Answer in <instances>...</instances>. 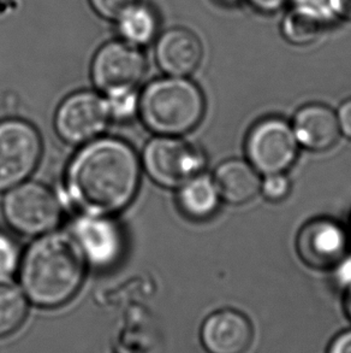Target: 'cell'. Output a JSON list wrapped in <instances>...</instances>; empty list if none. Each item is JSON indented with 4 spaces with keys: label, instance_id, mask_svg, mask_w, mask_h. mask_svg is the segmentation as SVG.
Segmentation results:
<instances>
[{
    "label": "cell",
    "instance_id": "obj_1",
    "mask_svg": "<svg viewBox=\"0 0 351 353\" xmlns=\"http://www.w3.org/2000/svg\"><path fill=\"white\" fill-rule=\"evenodd\" d=\"M141 167V158L128 141L114 137L94 139L82 145L67 165V201L82 215H117L138 194Z\"/></svg>",
    "mask_w": 351,
    "mask_h": 353
},
{
    "label": "cell",
    "instance_id": "obj_2",
    "mask_svg": "<svg viewBox=\"0 0 351 353\" xmlns=\"http://www.w3.org/2000/svg\"><path fill=\"white\" fill-rule=\"evenodd\" d=\"M87 265L75 236L52 230L39 236L25 250L19 263V282L28 301L35 305L59 307L80 291Z\"/></svg>",
    "mask_w": 351,
    "mask_h": 353
},
{
    "label": "cell",
    "instance_id": "obj_3",
    "mask_svg": "<svg viewBox=\"0 0 351 353\" xmlns=\"http://www.w3.org/2000/svg\"><path fill=\"white\" fill-rule=\"evenodd\" d=\"M138 114L152 133L180 138L202 122L206 98L187 77H162L143 90L138 98Z\"/></svg>",
    "mask_w": 351,
    "mask_h": 353
},
{
    "label": "cell",
    "instance_id": "obj_4",
    "mask_svg": "<svg viewBox=\"0 0 351 353\" xmlns=\"http://www.w3.org/2000/svg\"><path fill=\"white\" fill-rule=\"evenodd\" d=\"M3 215L10 228L27 236L47 234L62 220V203L43 183L24 181L6 192Z\"/></svg>",
    "mask_w": 351,
    "mask_h": 353
},
{
    "label": "cell",
    "instance_id": "obj_5",
    "mask_svg": "<svg viewBox=\"0 0 351 353\" xmlns=\"http://www.w3.org/2000/svg\"><path fill=\"white\" fill-rule=\"evenodd\" d=\"M92 80L106 98L138 96L147 72V61L140 48L123 40L105 43L92 62Z\"/></svg>",
    "mask_w": 351,
    "mask_h": 353
},
{
    "label": "cell",
    "instance_id": "obj_6",
    "mask_svg": "<svg viewBox=\"0 0 351 353\" xmlns=\"http://www.w3.org/2000/svg\"><path fill=\"white\" fill-rule=\"evenodd\" d=\"M141 164L157 185L178 190L204 172L207 158L201 148L180 137L158 135L143 148Z\"/></svg>",
    "mask_w": 351,
    "mask_h": 353
},
{
    "label": "cell",
    "instance_id": "obj_7",
    "mask_svg": "<svg viewBox=\"0 0 351 353\" xmlns=\"http://www.w3.org/2000/svg\"><path fill=\"white\" fill-rule=\"evenodd\" d=\"M43 156V139L28 121H0V191L27 181Z\"/></svg>",
    "mask_w": 351,
    "mask_h": 353
},
{
    "label": "cell",
    "instance_id": "obj_8",
    "mask_svg": "<svg viewBox=\"0 0 351 353\" xmlns=\"http://www.w3.org/2000/svg\"><path fill=\"white\" fill-rule=\"evenodd\" d=\"M299 148L292 125L280 117L260 119L246 139L248 162L264 176L288 172L297 159Z\"/></svg>",
    "mask_w": 351,
    "mask_h": 353
},
{
    "label": "cell",
    "instance_id": "obj_9",
    "mask_svg": "<svg viewBox=\"0 0 351 353\" xmlns=\"http://www.w3.org/2000/svg\"><path fill=\"white\" fill-rule=\"evenodd\" d=\"M112 114L104 96L80 91L67 97L58 106L54 128L58 137L70 145H85L104 133Z\"/></svg>",
    "mask_w": 351,
    "mask_h": 353
},
{
    "label": "cell",
    "instance_id": "obj_10",
    "mask_svg": "<svg viewBox=\"0 0 351 353\" xmlns=\"http://www.w3.org/2000/svg\"><path fill=\"white\" fill-rule=\"evenodd\" d=\"M72 235L87 263L96 269L114 267L123 257L125 236L112 217L81 215L74 222Z\"/></svg>",
    "mask_w": 351,
    "mask_h": 353
},
{
    "label": "cell",
    "instance_id": "obj_11",
    "mask_svg": "<svg viewBox=\"0 0 351 353\" xmlns=\"http://www.w3.org/2000/svg\"><path fill=\"white\" fill-rule=\"evenodd\" d=\"M296 250L302 262L318 270L333 269L348 254V234L330 219L310 221L299 230Z\"/></svg>",
    "mask_w": 351,
    "mask_h": 353
},
{
    "label": "cell",
    "instance_id": "obj_12",
    "mask_svg": "<svg viewBox=\"0 0 351 353\" xmlns=\"http://www.w3.org/2000/svg\"><path fill=\"white\" fill-rule=\"evenodd\" d=\"M254 339L247 316L225 309L209 315L201 328V341L209 353H246Z\"/></svg>",
    "mask_w": 351,
    "mask_h": 353
},
{
    "label": "cell",
    "instance_id": "obj_13",
    "mask_svg": "<svg viewBox=\"0 0 351 353\" xmlns=\"http://www.w3.org/2000/svg\"><path fill=\"white\" fill-rule=\"evenodd\" d=\"M154 54L158 65L167 77H188L200 67L204 48L196 34L178 27L160 35Z\"/></svg>",
    "mask_w": 351,
    "mask_h": 353
},
{
    "label": "cell",
    "instance_id": "obj_14",
    "mask_svg": "<svg viewBox=\"0 0 351 353\" xmlns=\"http://www.w3.org/2000/svg\"><path fill=\"white\" fill-rule=\"evenodd\" d=\"M291 125L299 146L313 152L331 150L342 134L336 112L323 104L302 106Z\"/></svg>",
    "mask_w": 351,
    "mask_h": 353
},
{
    "label": "cell",
    "instance_id": "obj_15",
    "mask_svg": "<svg viewBox=\"0 0 351 353\" xmlns=\"http://www.w3.org/2000/svg\"><path fill=\"white\" fill-rule=\"evenodd\" d=\"M213 180L222 201L231 205H244L262 191L260 174L242 159H228L219 164Z\"/></svg>",
    "mask_w": 351,
    "mask_h": 353
},
{
    "label": "cell",
    "instance_id": "obj_16",
    "mask_svg": "<svg viewBox=\"0 0 351 353\" xmlns=\"http://www.w3.org/2000/svg\"><path fill=\"white\" fill-rule=\"evenodd\" d=\"M222 196L213 177L204 172L178 188L177 205L189 220L202 222L215 216L220 209Z\"/></svg>",
    "mask_w": 351,
    "mask_h": 353
},
{
    "label": "cell",
    "instance_id": "obj_17",
    "mask_svg": "<svg viewBox=\"0 0 351 353\" xmlns=\"http://www.w3.org/2000/svg\"><path fill=\"white\" fill-rule=\"evenodd\" d=\"M158 16L147 5H134L117 19V29L125 43L136 48L147 45L157 37Z\"/></svg>",
    "mask_w": 351,
    "mask_h": 353
},
{
    "label": "cell",
    "instance_id": "obj_18",
    "mask_svg": "<svg viewBox=\"0 0 351 353\" xmlns=\"http://www.w3.org/2000/svg\"><path fill=\"white\" fill-rule=\"evenodd\" d=\"M28 314V298L22 287L9 277H0V338L12 334Z\"/></svg>",
    "mask_w": 351,
    "mask_h": 353
},
{
    "label": "cell",
    "instance_id": "obj_19",
    "mask_svg": "<svg viewBox=\"0 0 351 353\" xmlns=\"http://www.w3.org/2000/svg\"><path fill=\"white\" fill-rule=\"evenodd\" d=\"M330 23L318 14L295 8L285 16L281 23V33L290 43L304 46L315 43Z\"/></svg>",
    "mask_w": 351,
    "mask_h": 353
},
{
    "label": "cell",
    "instance_id": "obj_20",
    "mask_svg": "<svg viewBox=\"0 0 351 353\" xmlns=\"http://www.w3.org/2000/svg\"><path fill=\"white\" fill-rule=\"evenodd\" d=\"M21 252L12 236L0 230V277H9L21 263Z\"/></svg>",
    "mask_w": 351,
    "mask_h": 353
},
{
    "label": "cell",
    "instance_id": "obj_21",
    "mask_svg": "<svg viewBox=\"0 0 351 353\" xmlns=\"http://www.w3.org/2000/svg\"><path fill=\"white\" fill-rule=\"evenodd\" d=\"M291 181L285 172L266 175L262 181V196L270 203H280L289 196Z\"/></svg>",
    "mask_w": 351,
    "mask_h": 353
},
{
    "label": "cell",
    "instance_id": "obj_22",
    "mask_svg": "<svg viewBox=\"0 0 351 353\" xmlns=\"http://www.w3.org/2000/svg\"><path fill=\"white\" fill-rule=\"evenodd\" d=\"M140 0H90V4L104 19H117L128 11L134 5L138 4Z\"/></svg>",
    "mask_w": 351,
    "mask_h": 353
},
{
    "label": "cell",
    "instance_id": "obj_23",
    "mask_svg": "<svg viewBox=\"0 0 351 353\" xmlns=\"http://www.w3.org/2000/svg\"><path fill=\"white\" fill-rule=\"evenodd\" d=\"M295 8L306 10L312 14H318L321 19L331 22L334 17L331 0H294Z\"/></svg>",
    "mask_w": 351,
    "mask_h": 353
},
{
    "label": "cell",
    "instance_id": "obj_24",
    "mask_svg": "<svg viewBox=\"0 0 351 353\" xmlns=\"http://www.w3.org/2000/svg\"><path fill=\"white\" fill-rule=\"evenodd\" d=\"M334 272V281L338 286L342 287L345 291L351 287V254H347L336 267L333 268Z\"/></svg>",
    "mask_w": 351,
    "mask_h": 353
},
{
    "label": "cell",
    "instance_id": "obj_25",
    "mask_svg": "<svg viewBox=\"0 0 351 353\" xmlns=\"http://www.w3.org/2000/svg\"><path fill=\"white\" fill-rule=\"evenodd\" d=\"M338 124L343 135L348 139H351V98L343 101L338 108L337 112Z\"/></svg>",
    "mask_w": 351,
    "mask_h": 353
},
{
    "label": "cell",
    "instance_id": "obj_26",
    "mask_svg": "<svg viewBox=\"0 0 351 353\" xmlns=\"http://www.w3.org/2000/svg\"><path fill=\"white\" fill-rule=\"evenodd\" d=\"M289 0H249V4L262 14H275L284 8Z\"/></svg>",
    "mask_w": 351,
    "mask_h": 353
},
{
    "label": "cell",
    "instance_id": "obj_27",
    "mask_svg": "<svg viewBox=\"0 0 351 353\" xmlns=\"http://www.w3.org/2000/svg\"><path fill=\"white\" fill-rule=\"evenodd\" d=\"M328 353H351V330L334 338L330 345Z\"/></svg>",
    "mask_w": 351,
    "mask_h": 353
},
{
    "label": "cell",
    "instance_id": "obj_28",
    "mask_svg": "<svg viewBox=\"0 0 351 353\" xmlns=\"http://www.w3.org/2000/svg\"><path fill=\"white\" fill-rule=\"evenodd\" d=\"M331 6L334 17L351 22V0H331Z\"/></svg>",
    "mask_w": 351,
    "mask_h": 353
},
{
    "label": "cell",
    "instance_id": "obj_29",
    "mask_svg": "<svg viewBox=\"0 0 351 353\" xmlns=\"http://www.w3.org/2000/svg\"><path fill=\"white\" fill-rule=\"evenodd\" d=\"M345 310L348 316L351 319V287L347 290V296H345Z\"/></svg>",
    "mask_w": 351,
    "mask_h": 353
},
{
    "label": "cell",
    "instance_id": "obj_30",
    "mask_svg": "<svg viewBox=\"0 0 351 353\" xmlns=\"http://www.w3.org/2000/svg\"><path fill=\"white\" fill-rule=\"evenodd\" d=\"M220 1H223L225 4H235V3H237L238 0H220Z\"/></svg>",
    "mask_w": 351,
    "mask_h": 353
},
{
    "label": "cell",
    "instance_id": "obj_31",
    "mask_svg": "<svg viewBox=\"0 0 351 353\" xmlns=\"http://www.w3.org/2000/svg\"><path fill=\"white\" fill-rule=\"evenodd\" d=\"M350 225H351V223H350Z\"/></svg>",
    "mask_w": 351,
    "mask_h": 353
}]
</instances>
